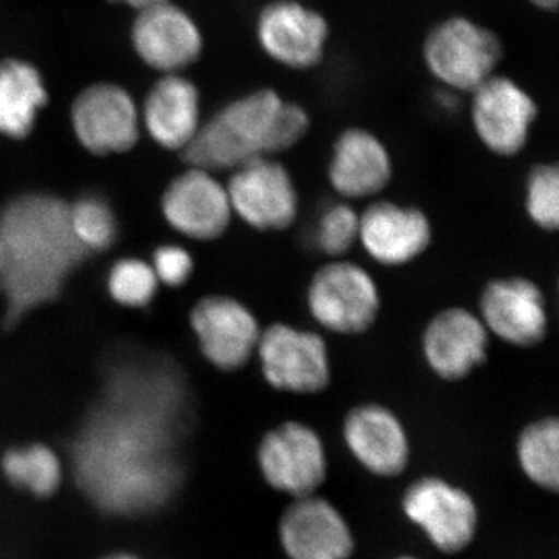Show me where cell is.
Segmentation results:
<instances>
[{
    "label": "cell",
    "instance_id": "6da1fadb",
    "mask_svg": "<svg viewBox=\"0 0 559 559\" xmlns=\"http://www.w3.org/2000/svg\"><path fill=\"white\" fill-rule=\"evenodd\" d=\"M187 411L189 389L173 360L138 352L110 360L100 400L72 447L87 498L121 516L160 509L179 481Z\"/></svg>",
    "mask_w": 559,
    "mask_h": 559
},
{
    "label": "cell",
    "instance_id": "7a4b0ae2",
    "mask_svg": "<svg viewBox=\"0 0 559 559\" xmlns=\"http://www.w3.org/2000/svg\"><path fill=\"white\" fill-rule=\"evenodd\" d=\"M70 229L60 198L31 193L0 212V297L7 326L60 296L62 285L86 255Z\"/></svg>",
    "mask_w": 559,
    "mask_h": 559
},
{
    "label": "cell",
    "instance_id": "3957f363",
    "mask_svg": "<svg viewBox=\"0 0 559 559\" xmlns=\"http://www.w3.org/2000/svg\"><path fill=\"white\" fill-rule=\"evenodd\" d=\"M310 128L307 109L285 100L277 91L259 90L227 103L204 121L182 153L190 167L235 170L250 160L293 150Z\"/></svg>",
    "mask_w": 559,
    "mask_h": 559
},
{
    "label": "cell",
    "instance_id": "277c9868",
    "mask_svg": "<svg viewBox=\"0 0 559 559\" xmlns=\"http://www.w3.org/2000/svg\"><path fill=\"white\" fill-rule=\"evenodd\" d=\"M502 44L495 32L465 16L447 17L426 36L423 61L443 90L471 94L498 73Z\"/></svg>",
    "mask_w": 559,
    "mask_h": 559
},
{
    "label": "cell",
    "instance_id": "5b68a950",
    "mask_svg": "<svg viewBox=\"0 0 559 559\" xmlns=\"http://www.w3.org/2000/svg\"><path fill=\"white\" fill-rule=\"evenodd\" d=\"M307 307L322 329L340 336H358L377 322L381 293L366 267L348 260H331L312 275Z\"/></svg>",
    "mask_w": 559,
    "mask_h": 559
},
{
    "label": "cell",
    "instance_id": "8992f818",
    "mask_svg": "<svg viewBox=\"0 0 559 559\" xmlns=\"http://www.w3.org/2000/svg\"><path fill=\"white\" fill-rule=\"evenodd\" d=\"M255 355L264 381L278 392L316 395L329 389L333 377L330 349L314 331L272 323L261 331Z\"/></svg>",
    "mask_w": 559,
    "mask_h": 559
},
{
    "label": "cell",
    "instance_id": "52a82bcc",
    "mask_svg": "<svg viewBox=\"0 0 559 559\" xmlns=\"http://www.w3.org/2000/svg\"><path fill=\"white\" fill-rule=\"evenodd\" d=\"M401 509L444 555L468 549L479 528V507L473 496L439 476L412 481L401 499Z\"/></svg>",
    "mask_w": 559,
    "mask_h": 559
},
{
    "label": "cell",
    "instance_id": "ba28073f",
    "mask_svg": "<svg viewBox=\"0 0 559 559\" xmlns=\"http://www.w3.org/2000/svg\"><path fill=\"white\" fill-rule=\"evenodd\" d=\"M257 462L264 481L294 499L314 495L329 474L325 443L301 421H283L264 433Z\"/></svg>",
    "mask_w": 559,
    "mask_h": 559
},
{
    "label": "cell",
    "instance_id": "9c48e42d",
    "mask_svg": "<svg viewBox=\"0 0 559 559\" xmlns=\"http://www.w3.org/2000/svg\"><path fill=\"white\" fill-rule=\"evenodd\" d=\"M469 97L471 124L481 145L499 157L522 153L539 114L532 94L518 81L496 73Z\"/></svg>",
    "mask_w": 559,
    "mask_h": 559
},
{
    "label": "cell",
    "instance_id": "30bf717a",
    "mask_svg": "<svg viewBox=\"0 0 559 559\" xmlns=\"http://www.w3.org/2000/svg\"><path fill=\"white\" fill-rule=\"evenodd\" d=\"M226 189L231 212L255 230H288L299 216V190L288 168L275 157L235 168Z\"/></svg>",
    "mask_w": 559,
    "mask_h": 559
},
{
    "label": "cell",
    "instance_id": "8fae6325",
    "mask_svg": "<svg viewBox=\"0 0 559 559\" xmlns=\"http://www.w3.org/2000/svg\"><path fill=\"white\" fill-rule=\"evenodd\" d=\"M70 123L84 150L95 156L127 153L139 142L140 108L120 84L94 83L76 95Z\"/></svg>",
    "mask_w": 559,
    "mask_h": 559
},
{
    "label": "cell",
    "instance_id": "7c38bea8",
    "mask_svg": "<svg viewBox=\"0 0 559 559\" xmlns=\"http://www.w3.org/2000/svg\"><path fill=\"white\" fill-rule=\"evenodd\" d=\"M255 32L264 55L293 70L316 68L330 40L325 16L299 0L267 3L257 17Z\"/></svg>",
    "mask_w": 559,
    "mask_h": 559
},
{
    "label": "cell",
    "instance_id": "4fadbf2b",
    "mask_svg": "<svg viewBox=\"0 0 559 559\" xmlns=\"http://www.w3.org/2000/svg\"><path fill=\"white\" fill-rule=\"evenodd\" d=\"M131 44L143 64L168 75L183 73L200 61L204 35L189 11L165 0L138 11L131 25Z\"/></svg>",
    "mask_w": 559,
    "mask_h": 559
},
{
    "label": "cell",
    "instance_id": "5bb4252c",
    "mask_svg": "<svg viewBox=\"0 0 559 559\" xmlns=\"http://www.w3.org/2000/svg\"><path fill=\"white\" fill-rule=\"evenodd\" d=\"M479 318L488 333L506 344L530 348L546 340L549 312L538 283L527 277H499L484 286Z\"/></svg>",
    "mask_w": 559,
    "mask_h": 559
},
{
    "label": "cell",
    "instance_id": "9a60e30c",
    "mask_svg": "<svg viewBox=\"0 0 559 559\" xmlns=\"http://www.w3.org/2000/svg\"><path fill=\"white\" fill-rule=\"evenodd\" d=\"M489 336L476 312L463 307L444 308L426 323L423 358L441 381H462L487 362Z\"/></svg>",
    "mask_w": 559,
    "mask_h": 559
},
{
    "label": "cell",
    "instance_id": "2e32d148",
    "mask_svg": "<svg viewBox=\"0 0 559 559\" xmlns=\"http://www.w3.org/2000/svg\"><path fill=\"white\" fill-rule=\"evenodd\" d=\"M191 326L202 355L224 371L241 369L252 359L263 331L249 307L226 296L198 301L191 312Z\"/></svg>",
    "mask_w": 559,
    "mask_h": 559
},
{
    "label": "cell",
    "instance_id": "e0dca14e",
    "mask_svg": "<svg viewBox=\"0 0 559 559\" xmlns=\"http://www.w3.org/2000/svg\"><path fill=\"white\" fill-rule=\"evenodd\" d=\"M280 546L289 559H349L356 544L344 514L330 500L294 499L278 521Z\"/></svg>",
    "mask_w": 559,
    "mask_h": 559
},
{
    "label": "cell",
    "instance_id": "ac0fdd59",
    "mask_svg": "<svg viewBox=\"0 0 559 559\" xmlns=\"http://www.w3.org/2000/svg\"><path fill=\"white\" fill-rule=\"evenodd\" d=\"M342 437L349 454L378 477H399L411 462V439L403 419L380 403H364L347 412Z\"/></svg>",
    "mask_w": 559,
    "mask_h": 559
},
{
    "label": "cell",
    "instance_id": "d6986e66",
    "mask_svg": "<svg viewBox=\"0 0 559 559\" xmlns=\"http://www.w3.org/2000/svg\"><path fill=\"white\" fill-rule=\"evenodd\" d=\"M432 223L414 205L377 201L359 213V242L381 266H406L432 242Z\"/></svg>",
    "mask_w": 559,
    "mask_h": 559
},
{
    "label": "cell",
    "instance_id": "ffe728a7",
    "mask_svg": "<svg viewBox=\"0 0 559 559\" xmlns=\"http://www.w3.org/2000/svg\"><path fill=\"white\" fill-rule=\"evenodd\" d=\"M162 209L171 227L200 241L221 237L234 213L226 187L213 171L198 167H190L173 180L165 191Z\"/></svg>",
    "mask_w": 559,
    "mask_h": 559
},
{
    "label": "cell",
    "instance_id": "44dd1931",
    "mask_svg": "<svg viewBox=\"0 0 559 559\" xmlns=\"http://www.w3.org/2000/svg\"><path fill=\"white\" fill-rule=\"evenodd\" d=\"M393 159L388 145L366 128L341 132L331 150L330 186L344 200H367L388 189Z\"/></svg>",
    "mask_w": 559,
    "mask_h": 559
},
{
    "label": "cell",
    "instance_id": "7402d4cb",
    "mask_svg": "<svg viewBox=\"0 0 559 559\" xmlns=\"http://www.w3.org/2000/svg\"><path fill=\"white\" fill-rule=\"evenodd\" d=\"M201 112L202 98L197 84L183 73H168L143 98L140 121L162 148L183 151L200 131Z\"/></svg>",
    "mask_w": 559,
    "mask_h": 559
},
{
    "label": "cell",
    "instance_id": "603a6c76",
    "mask_svg": "<svg viewBox=\"0 0 559 559\" xmlns=\"http://www.w3.org/2000/svg\"><path fill=\"white\" fill-rule=\"evenodd\" d=\"M49 100L46 80L35 64L21 58L0 61V135L27 139Z\"/></svg>",
    "mask_w": 559,
    "mask_h": 559
},
{
    "label": "cell",
    "instance_id": "cb8c5ba5",
    "mask_svg": "<svg viewBox=\"0 0 559 559\" xmlns=\"http://www.w3.org/2000/svg\"><path fill=\"white\" fill-rule=\"evenodd\" d=\"M518 463L536 487L557 492L559 488V423L555 417L536 419L518 437Z\"/></svg>",
    "mask_w": 559,
    "mask_h": 559
},
{
    "label": "cell",
    "instance_id": "d4e9b609",
    "mask_svg": "<svg viewBox=\"0 0 559 559\" xmlns=\"http://www.w3.org/2000/svg\"><path fill=\"white\" fill-rule=\"evenodd\" d=\"M3 476L13 487L31 492L35 498H50L60 488V459L46 444L33 443L13 448L3 455Z\"/></svg>",
    "mask_w": 559,
    "mask_h": 559
},
{
    "label": "cell",
    "instance_id": "484cf974",
    "mask_svg": "<svg viewBox=\"0 0 559 559\" xmlns=\"http://www.w3.org/2000/svg\"><path fill=\"white\" fill-rule=\"evenodd\" d=\"M70 229L86 252L109 249L117 240V219L100 197L81 198L69 207Z\"/></svg>",
    "mask_w": 559,
    "mask_h": 559
},
{
    "label": "cell",
    "instance_id": "4316f807",
    "mask_svg": "<svg viewBox=\"0 0 559 559\" xmlns=\"http://www.w3.org/2000/svg\"><path fill=\"white\" fill-rule=\"evenodd\" d=\"M525 212L536 227L555 231L559 226V171L557 165H536L525 182Z\"/></svg>",
    "mask_w": 559,
    "mask_h": 559
},
{
    "label": "cell",
    "instance_id": "83f0119b",
    "mask_svg": "<svg viewBox=\"0 0 559 559\" xmlns=\"http://www.w3.org/2000/svg\"><path fill=\"white\" fill-rule=\"evenodd\" d=\"M316 245L331 260L344 259L359 242V213L347 202L330 205L316 226Z\"/></svg>",
    "mask_w": 559,
    "mask_h": 559
},
{
    "label": "cell",
    "instance_id": "f1b7e54d",
    "mask_svg": "<svg viewBox=\"0 0 559 559\" xmlns=\"http://www.w3.org/2000/svg\"><path fill=\"white\" fill-rule=\"evenodd\" d=\"M108 289L123 307L143 308L156 296L157 277L145 261L124 259L110 270Z\"/></svg>",
    "mask_w": 559,
    "mask_h": 559
},
{
    "label": "cell",
    "instance_id": "f546056e",
    "mask_svg": "<svg viewBox=\"0 0 559 559\" xmlns=\"http://www.w3.org/2000/svg\"><path fill=\"white\" fill-rule=\"evenodd\" d=\"M153 271L157 280L168 286H180L193 272V259L180 246H162L154 253Z\"/></svg>",
    "mask_w": 559,
    "mask_h": 559
},
{
    "label": "cell",
    "instance_id": "4dcf8cb0",
    "mask_svg": "<svg viewBox=\"0 0 559 559\" xmlns=\"http://www.w3.org/2000/svg\"><path fill=\"white\" fill-rule=\"evenodd\" d=\"M116 5L130 7V9L139 11L146 9V7L156 5V3L165 2V0H108Z\"/></svg>",
    "mask_w": 559,
    "mask_h": 559
},
{
    "label": "cell",
    "instance_id": "1f68e13d",
    "mask_svg": "<svg viewBox=\"0 0 559 559\" xmlns=\"http://www.w3.org/2000/svg\"><path fill=\"white\" fill-rule=\"evenodd\" d=\"M536 9L550 11L557 9L558 0H528Z\"/></svg>",
    "mask_w": 559,
    "mask_h": 559
},
{
    "label": "cell",
    "instance_id": "d6a6232c",
    "mask_svg": "<svg viewBox=\"0 0 559 559\" xmlns=\"http://www.w3.org/2000/svg\"><path fill=\"white\" fill-rule=\"evenodd\" d=\"M103 559H140V558L135 557V555L124 554V551H120V554H112V555H109V557H106Z\"/></svg>",
    "mask_w": 559,
    "mask_h": 559
},
{
    "label": "cell",
    "instance_id": "836d02e7",
    "mask_svg": "<svg viewBox=\"0 0 559 559\" xmlns=\"http://www.w3.org/2000/svg\"><path fill=\"white\" fill-rule=\"evenodd\" d=\"M393 559H419L417 557H411V555H401V557H396Z\"/></svg>",
    "mask_w": 559,
    "mask_h": 559
}]
</instances>
